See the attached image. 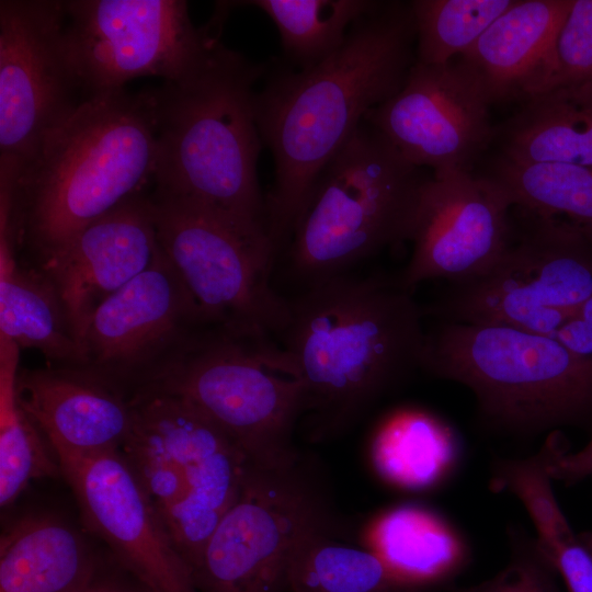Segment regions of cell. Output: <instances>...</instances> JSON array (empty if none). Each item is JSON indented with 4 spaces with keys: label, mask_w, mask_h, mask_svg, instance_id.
I'll list each match as a JSON object with an SVG mask.
<instances>
[{
    "label": "cell",
    "mask_w": 592,
    "mask_h": 592,
    "mask_svg": "<svg viewBox=\"0 0 592 592\" xmlns=\"http://www.w3.org/2000/svg\"><path fill=\"white\" fill-rule=\"evenodd\" d=\"M415 62L409 2L378 1L328 57L284 70L257 92V123L274 160L266 231L285 250L315 183L365 115L402 88Z\"/></svg>",
    "instance_id": "1"
},
{
    "label": "cell",
    "mask_w": 592,
    "mask_h": 592,
    "mask_svg": "<svg viewBox=\"0 0 592 592\" xmlns=\"http://www.w3.org/2000/svg\"><path fill=\"white\" fill-rule=\"evenodd\" d=\"M398 275H337L288 298L277 337L305 387L309 437H335L421 368L425 310Z\"/></svg>",
    "instance_id": "2"
},
{
    "label": "cell",
    "mask_w": 592,
    "mask_h": 592,
    "mask_svg": "<svg viewBox=\"0 0 592 592\" xmlns=\"http://www.w3.org/2000/svg\"><path fill=\"white\" fill-rule=\"evenodd\" d=\"M156 163L150 90L86 98L21 163L12 192L19 261L38 269L89 225L151 192Z\"/></svg>",
    "instance_id": "3"
},
{
    "label": "cell",
    "mask_w": 592,
    "mask_h": 592,
    "mask_svg": "<svg viewBox=\"0 0 592 592\" xmlns=\"http://www.w3.org/2000/svg\"><path fill=\"white\" fill-rule=\"evenodd\" d=\"M263 73V65L219 41L190 75L150 89L157 137L152 190L210 212L272 248L257 174L263 143L255 83Z\"/></svg>",
    "instance_id": "4"
},
{
    "label": "cell",
    "mask_w": 592,
    "mask_h": 592,
    "mask_svg": "<svg viewBox=\"0 0 592 592\" xmlns=\"http://www.w3.org/2000/svg\"><path fill=\"white\" fill-rule=\"evenodd\" d=\"M440 321L426 331L421 368L466 386L491 426L535 434L592 425V355L511 327Z\"/></svg>",
    "instance_id": "5"
},
{
    "label": "cell",
    "mask_w": 592,
    "mask_h": 592,
    "mask_svg": "<svg viewBox=\"0 0 592 592\" xmlns=\"http://www.w3.org/2000/svg\"><path fill=\"white\" fill-rule=\"evenodd\" d=\"M429 177L363 121L320 172L285 249L301 288L410 241Z\"/></svg>",
    "instance_id": "6"
},
{
    "label": "cell",
    "mask_w": 592,
    "mask_h": 592,
    "mask_svg": "<svg viewBox=\"0 0 592 592\" xmlns=\"http://www.w3.org/2000/svg\"><path fill=\"white\" fill-rule=\"evenodd\" d=\"M140 391L187 402L253 465L281 469L303 457L293 435L304 412L305 387L294 360L271 335L205 326L164 371L135 394Z\"/></svg>",
    "instance_id": "7"
},
{
    "label": "cell",
    "mask_w": 592,
    "mask_h": 592,
    "mask_svg": "<svg viewBox=\"0 0 592 592\" xmlns=\"http://www.w3.org/2000/svg\"><path fill=\"white\" fill-rule=\"evenodd\" d=\"M133 425L122 452L192 572L237 500L248 458L212 421L171 395L130 397Z\"/></svg>",
    "instance_id": "8"
},
{
    "label": "cell",
    "mask_w": 592,
    "mask_h": 592,
    "mask_svg": "<svg viewBox=\"0 0 592 592\" xmlns=\"http://www.w3.org/2000/svg\"><path fill=\"white\" fill-rule=\"evenodd\" d=\"M519 215L522 225L496 265L452 284L426 316L550 337L592 297V239Z\"/></svg>",
    "instance_id": "9"
},
{
    "label": "cell",
    "mask_w": 592,
    "mask_h": 592,
    "mask_svg": "<svg viewBox=\"0 0 592 592\" xmlns=\"http://www.w3.org/2000/svg\"><path fill=\"white\" fill-rule=\"evenodd\" d=\"M330 525L325 488L303 457L281 469L248 463L237 500L193 570L196 588L200 592H283L298 546Z\"/></svg>",
    "instance_id": "10"
},
{
    "label": "cell",
    "mask_w": 592,
    "mask_h": 592,
    "mask_svg": "<svg viewBox=\"0 0 592 592\" xmlns=\"http://www.w3.org/2000/svg\"><path fill=\"white\" fill-rule=\"evenodd\" d=\"M158 243L206 326L278 337L288 298L270 285L272 248L189 202L151 190Z\"/></svg>",
    "instance_id": "11"
},
{
    "label": "cell",
    "mask_w": 592,
    "mask_h": 592,
    "mask_svg": "<svg viewBox=\"0 0 592 592\" xmlns=\"http://www.w3.org/2000/svg\"><path fill=\"white\" fill-rule=\"evenodd\" d=\"M225 13L197 29L183 0L66 1L69 57L86 98L140 77L163 82L194 71L220 41Z\"/></svg>",
    "instance_id": "12"
},
{
    "label": "cell",
    "mask_w": 592,
    "mask_h": 592,
    "mask_svg": "<svg viewBox=\"0 0 592 592\" xmlns=\"http://www.w3.org/2000/svg\"><path fill=\"white\" fill-rule=\"evenodd\" d=\"M65 25L66 1H0V156L22 164L86 99Z\"/></svg>",
    "instance_id": "13"
},
{
    "label": "cell",
    "mask_w": 592,
    "mask_h": 592,
    "mask_svg": "<svg viewBox=\"0 0 592 592\" xmlns=\"http://www.w3.org/2000/svg\"><path fill=\"white\" fill-rule=\"evenodd\" d=\"M197 304L161 251L102 303L81 338L83 369L128 398L164 371L205 327Z\"/></svg>",
    "instance_id": "14"
},
{
    "label": "cell",
    "mask_w": 592,
    "mask_h": 592,
    "mask_svg": "<svg viewBox=\"0 0 592 592\" xmlns=\"http://www.w3.org/2000/svg\"><path fill=\"white\" fill-rule=\"evenodd\" d=\"M490 106L476 72L457 57L442 65L414 62L399 92L364 121L433 175L474 173L494 140Z\"/></svg>",
    "instance_id": "15"
},
{
    "label": "cell",
    "mask_w": 592,
    "mask_h": 592,
    "mask_svg": "<svg viewBox=\"0 0 592 592\" xmlns=\"http://www.w3.org/2000/svg\"><path fill=\"white\" fill-rule=\"evenodd\" d=\"M84 526L149 592H200L141 480L122 449L57 453Z\"/></svg>",
    "instance_id": "16"
},
{
    "label": "cell",
    "mask_w": 592,
    "mask_h": 592,
    "mask_svg": "<svg viewBox=\"0 0 592 592\" xmlns=\"http://www.w3.org/2000/svg\"><path fill=\"white\" fill-rule=\"evenodd\" d=\"M512 213L506 192L486 174H432L422 189L412 253L400 281L413 291L429 280L456 284L483 275L513 239Z\"/></svg>",
    "instance_id": "17"
},
{
    "label": "cell",
    "mask_w": 592,
    "mask_h": 592,
    "mask_svg": "<svg viewBox=\"0 0 592 592\" xmlns=\"http://www.w3.org/2000/svg\"><path fill=\"white\" fill-rule=\"evenodd\" d=\"M158 249L149 192L89 225L37 270L54 286L81 343L96 308L143 273Z\"/></svg>",
    "instance_id": "18"
},
{
    "label": "cell",
    "mask_w": 592,
    "mask_h": 592,
    "mask_svg": "<svg viewBox=\"0 0 592 592\" xmlns=\"http://www.w3.org/2000/svg\"><path fill=\"white\" fill-rule=\"evenodd\" d=\"M15 391L55 455L122 449L130 433V399L83 368L19 369Z\"/></svg>",
    "instance_id": "19"
},
{
    "label": "cell",
    "mask_w": 592,
    "mask_h": 592,
    "mask_svg": "<svg viewBox=\"0 0 592 592\" xmlns=\"http://www.w3.org/2000/svg\"><path fill=\"white\" fill-rule=\"evenodd\" d=\"M572 0H517L460 58L491 105L523 103L554 73L555 47Z\"/></svg>",
    "instance_id": "20"
},
{
    "label": "cell",
    "mask_w": 592,
    "mask_h": 592,
    "mask_svg": "<svg viewBox=\"0 0 592 592\" xmlns=\"http://www.w3.org/2000/svg\"><path fill=\"white\" fill-rule=\"evenodd\" d=\"M103 559L82 535L49 513L14 520L0 538V592H70Z\"/></svg>",
    "instance_id": "21"
},
{
    "label": "cell",
    "mask_w": 592,
    "mask_h": 592,
    "mask_svg": "<svg viewBox=\"0 0 592 592\" xmlns=\"http://www.w3.org/2000/svg\"><path fill=\"white\" fill-rule=\"evenodd\" d=\"M498 155L520 162L592 168V84L545 89L496 126Z\"/></svg>",
    "instance_id": "22"
},
{
    "label": "cell",
    "mask_w": 592,
    "mask_h": 592,
    "mask_svg": "<svg viewBox=\"0 0 592 592\" xmlns=\"http://www.w3.org/2000/svg\"><path fill=\"white\" fill-rule=\"evenodd\" d=\"M0 338L39 351L54 366L82 368L84 354L48 278L23 265L13 243L0 242Z\"/></svg>",
    "instance_id": "23"
},
{
    "label": "cell",
    "mask_w": 592,
    "mask_h": 592,
    "mask_svg": "<svg viewBox=\"0 0 592 592\" xmlns=\"http://www.w3.org/2000/svg\"><path fill=\"white\" fill-rule=\"evenodd\" d=\"M368 540L372 551L406 588L452 579L469 559L468 545L455 525L419 505L384 512L371 525Z\"/></svg>",
    "instance_id": "24"
},
{
    "label": "cell",
    "mask_w": 592,
    "mask_h": 592,
    "mask_svg": "<svg viewBox=\"0 0 592 592\" xmlns=\"http://www.w3.org/2000/svg\"><path fill=\"white\" fill-rule=\"evenodd\" d=\"M372 457L388 482L425 490L454 475L462 445L455 430L437 415L420 408H399L378 424Z\"/></svg>",
    "instance_id": "25"
},
{
    "label": "cell",
    "mask_w": 592,
    "mask_h": 592,
    "mask_svg": "<svg viewBox=\"0 0 592 592\" xmlns=\"http://www.w3.org/2000/svg\"><path fill=\"white\" fill-rule=\"evenodd\" d=\"M483 174L503 187L519 214L592 239V168L520 162L497 153Z\"/></svg>",
    "instance_id": "26"
},
{
    "label": "cell",
    "mask_w": 592,
    "mask_h": 592,
    "mask_svg": "<svg viewBox=\"0 0 592 592\" xmlns=\"http://www.w3.org/2000/svg\"><path fill=\"white\" fill-rule=\"evenodd\" d=\"M20 348L0 338V504L13 503L37 478L61 474L58 459L21 408L15 380Z\"/></svg>",
    "instance_id": "27"
},
{
    "label": "cell",
    "mask_w": 592,
    "mask_h": 592,
    "mask_svg": "<svg viewBox=\"0 0 592 592\" xmlns=\"http://www.w3.org/2000/svg\"><path fill=\"white\" fill-rule=\"evenodd\" d=\"M291 592H391L407 589L372 550L334 540L330 527L307 536L287 571Z\"/></svg>",
    "instance_id": "28"
},
{
    "label": "cell",
    "mask_w": 592,
    "mask_h": 592,
    "mask_svg": "<svg viewBox=\"0 0 592 592\" xmlns=\"http://www.w3.org/2000/svg\"><path fill=\"white\" fill-rule=\"evenodd\" d=\"M264 12L276 26L285 56L298 69L332 54L351 26L373 10V0H252L231 2Z\"/></svg>",
    "instance_id": "29"
},
{
    "label": "cell",
    "mask_w": 592,
    "mask_h": 592,
    "mask_svg": "<svg viewBox=\"0 0 592 592\" xmlns=\"http://www.w3.org/2000/svg\"><path fill=\"white\" fill-rule=\"evenodd\" d=\"M517 0H412L415 62L442 65L464 55Z\"/></svg>",
    "instance_id": "30"
},
{
    "label": "cell",
    "mask_w": 592,
    "mask_h": 592,
    "mask_svg": "<svg viewBox=\"0 0 592 592\" xmlns=\"http://www.w3.org/2000/svg\"><path fill=\"white\" fill-rule=\"evenodd\" d=\"M562 446L561 439L551 434L535 455L498 463L491 478L492 490L510 492L523 503L536 530L535 540L540 550L577 535L556 499L548 471L550 460Z\"/></svg>",
    "instance_id": "31"
},
{
    "label": "cell",
    "mask_w": 592,
    "mask_h": 592,
    "mask_svg": "<svg viewBox=\"0 0 592 592\" xmlns=\"http://www.w3.org/2000/svg\"><path fill=\"white\" fill-rule=\"evenodd\" d=\"M568 83L592 84V0H572L557 36L555 69L545 89Z\"/></svg>",
    "instance_id": "32"
},
{
    "label": "cell",
    "mask_w": 592,
    "mask_h": 592,
    "mask_svg": "<svg viewBox=\"0 0 592 592\" xmlns=\"http://www.w3.org/2000/svg\"><path fill=\"white\" fill-rule=\"evenodd\" d=\"M510 563L497 576L478 585L456 592H560L556 572L538 549L536 542H516Z\"/></svg>",
    "instance_id": "33"
},
{
    "label": "cell",
    "mask_w": 592,
    "mask_h": 592,
    "mask_svg": "<svg viewBox=\"0 0 592 592\" xmlns=\"http://www.w3.org/2000/svg\"><path fill=\"white\" fill-rule=\"evenodd\" d=\"M540 553L562 578L568 592H592V551L580 534Z\"/></svg>",
    "instance_id": "34"
},
{
    "label": "cell",
    "mask_w": 592,
    "mask_h": 592,
    "mask_svg": "<svg viewBox=\"0 0 592 592\" xmlns=\"http://www.w3.org/2000/svg\"><path fill=\"white\" fill-rule=\"evenodd\" d=\"M553 480L567 486L578 483L592 476V439L579 451L568 452L561 447L548 465Z\"/></svg>",
    "instance_id": "35"
},
{
    "label": "cell",
    "mask_w": 592,
    "mask_h": 592,
    "mask_svg": "<svg viewBox=\"0 0 592 592\" xmlns=\"http://www.w3.org/2000/svg\"><path fill=\"white\" fill-rule=\"evenodd\" d=\"M550 337L576 353L592 355V297Z\"/></svg>",
    "instance_id": "36"
},
{
    "label": "cell",
    "mask_w": 592,
    "mask_h": 592,
    "mask_svg": "<svg viewBox=\"0 0 592 592\" xmlns=\"http://www.w3.org/2000/svg\"><path fill=\"white\" fill-rule=\"evenodd\" d=\"M70 592H149L137 579L114 559L113 565L102 561L93 576Z\"/></svg>",
    "instance_id": "37"
},
{
    "label": "cell",
    "mask_w": 592,
    "mask_h": 592,
    "mask_svg": "<svg viewBox=\"0 0 592 592\" xmlns=\"http://www.w3.org/2000/svg\"><path fill=\"white\" fill-rule=\"evenodd\" d=\"M580 536L592 551V533H582Z\"/></svg>",
    "instance_id": "38"
},
{
    "label": "cell",
    "mask_w": 592,
    "mask_h": 592,
    "mask_svg": "<svg viewBox=\"0 0 592 592\" xmlns=\"http://www.w3.org/2000/svg\"><path fill=\"white\" fill-rule=\"evenodd\" d=\"M391 592H396V591H391Z\"/></svg>",
    "instance_id": "39"
}]
</instances>
